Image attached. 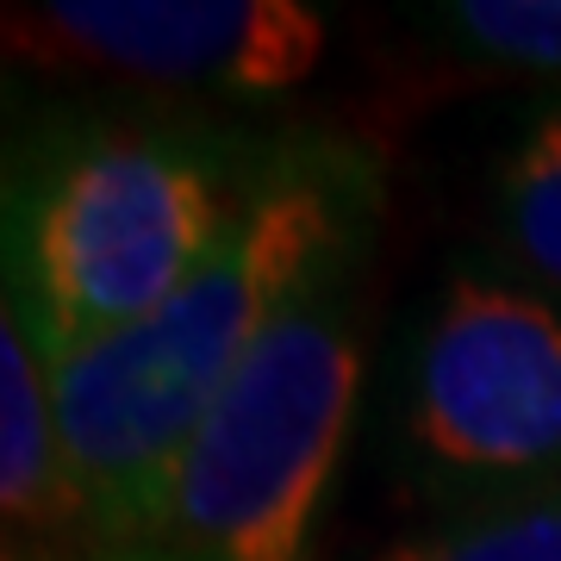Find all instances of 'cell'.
<instances>
[{
    "label": "cell",
    "mask_w": 561,
    "mask_h": 561,
    "mask_svg": "<svg viewBox=\"0 0 561 561\" xmlns=\"http://www.w3.org/2000/svg\"><path fill=\"white\" fill-rule=\"evenodd\" d=\"M0 512L13 537H57L69 524L88 530L62 456L50 362L13 300L0 312Z\"/></svg>",
    "instance_id": "obj_6"
},
{
    "label": "cell",
    "mask_w": 561,
    "mask_h": 561,
    "mask_svg": "<svg viewBox=\"0 0 561 561\" xmlns=\"http://www.w3.org/2000/svg\"><path fill=\"white\" fill-rule=\"evenodd\" d=\"M7 561H32V556H20V549H7Z\"/></svg>",
    "instance_id": "obj_11"
},
{
    "label": "cell",
    "mask_w": 561,
    "mask_h": 561,
    "mask_svg": "<svg viewBox=\"0 0 561 561\" xmlns=\"http://www.w3.org/2000/svg\"><path fill=\"white\" fill-rule=\"evenodd\" d=\"M461 44L518 69H561V0H461L449 7Z\"/></svg>",
    "instance_id": "obj_9"
},
{
    "label": "cell",
    "mask_w": 561,
    "mask_h": 561,
    "mask_svg": "<svg viewBox=\"0 0 561 561\" xmlns=\"http://www.w3.org/2000/svg\"><path fill=\"white\" fill-rule=\"evenodd\" d=\"M243 201L206 144L169 131L76 138L13 213L7 300L44 362L119 337L175 300L238 225Z\"/></svg>",
    "instance_id": "obj_3"
},
{
    "label": "cell",
    "mask_w": 561,
    "mask_h": 561,
    "mask_svg": "<svg viewBox=\"0 0 561 561\" xmlns=\"http://www.w3.org/2000/svg\"><path fill=\"white\" fill-rule=\"evenodd\" d=\"M375 561H561V486L461 505L456 518L400 537Z\"/></svg>",
    "instance_id": "obj_7"
},
{
    "label": "cell",
    "mask_w": 561,
    "mask_h": 561,
    "mask_svg": "<svg viewBox=\"0 0 561 561\" xmlns=\"http://www.w3.org/2000/svg\"><path fill=\"white\" fill-rule=\"evenodd\" d=\"M356 256L324 262L243 356L194 443L181 449L150 556L162 561H306L337 481L362 393Z\"/></svg>",
    "instance_id": "obj_2"
},
{
    "label": "cell",
    "mask_w": 561,
    "mask_h": 561,
    "mask_svg": "<svg viewBox=\"0 0 561 561\" xmlns=\"http://www.w3.org/2000/svg\"><path fill=\"white\" fill-rule=\"evenodd\" d=\"M125 556H131V561H162V556H150V549H125Z\"/></svg>",
    "instance_id": "obj_10"
},
{
    "label": "cell",
    "mask_w": 561,
    "mask_h": 561,
    "mask_svg": "<svg viewBox=\"0 0 561 561\" xmlns=\"http://www.w3.org/2000/svg\"><path fill=\"white\" fill-rule=\"evenodd\" d=\"M505 238L561 294V106L530 125L500 175Z\"/></svg>",
    "instance_id": "obj_8"
},
{
    "label": "cell",
    "mask_w": 561,
    "mask_h": 561,
    "mask_svg": "<svg viewBox=\"0 0 561 561\" xmlns=\"http://www.w3.org/2000/svg\"><path fill=\"white\" fill-rule=\"evenodd\" d=\"M50 69H106L162 88L280 94L324 57V20L300 0H50L7 25Z\"/></svg>",
    "instance_id": "obj_5"
},
{
    "label": "cell",
    "mask_w": 561,
    "mask_h": 561,
    "mask_svg": "<svg viewBox=\"0 0 561 561\" xmlns=\"http://www.w3.org/2000/svg\"><path fill=\"white\" fill-rule=\"evenodd\" d=\"M375 175L337 144H294L250 181L238 225L175 300L119 337L50 362L57 431L88 530L144 549L181 449L194 443L243 356L324 262L362 250Z\"/></svg>",
    "instance_id": "obj_1"
},
{
    "label": "cell",
    "mask_w": 561,
    "mask_h": 561,
    "mask_svg": "<svg viewBox=\"0 0 561 561\" xmlns=\"http://www.w3.org/2000/svg\"><path fill=\"white\" fill-rule=\"evenodd\" d=\"M405 443L468 505L561 486V306L518 280H449L412 356Z\"/></svg>",
    "instance_id": "obj_4"
}]
</instances>
